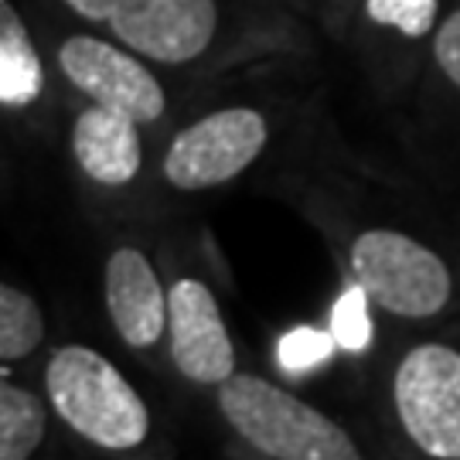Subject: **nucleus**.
Instances as JSON below:
<instances>
[{
	"label": "nucleus",
	"mask_w": 460,
	"mask_h": 460,
	"mask_svg": "<svg viewBox=\"0 0 460 460\" xmlns=\"http://www.w3.org/2000/svg\"><path fill=\"white\" fill-rule=\"evenodd\" d=\"M45 89L41 58L21 14L11 0H0V102L7 110H24Z\"/></svg>",
	"instance_id": "11"
},
{
	"label": "nucleus",
	"mask_w": 460,
	"mask_h": 460,
	"mask_svg": "<svg viewBox=\"0 0 460 460\" xmlns=\"http://www.w3.org/2000/svg\"><path fill=\"white\" fill-rule=\"evenodd\" d=\"M41 338H45V317L34 296L11 283L0 287V358L4 362L28 358L41 345Z\"/></svg>",
	"instance_id": "13"
},
{
	"label": "nucleus",
	"mask_w": 460,
	"mask_h": 460,
	"mask_svg": "<svg viewBox=\"0 0 460 460\" xmlns=\"http://www.w3.org/2000/svg\"><path fill=\"white\" fill-rule=\"evenodd\" d=\"M266 116L249 106H229L184 127L164 154V178L181 191H205L232 181L266 147Z\"/></svg>",
	"instance_id": "5"
},
{
	"label": "nucleus",
	"mask_w": 460,
	"mask_h": 460,
	"mask_svg": "<svg viewBox=\"0 0 460 460\" xmlns=\"http://www.w3.org/2000/svg\"><path fill=\"white\" fill-rule=\"evenodd\" d=\"M45 440V406L41 399L4 378L0 385V460H28Z\"/></svg>",
	"instance_id": "12"
},
{
	"label": "nucleus",
	"mask_w": 460,
	"mask_h": 460,
	"mask_svg": "<svg viewBox=\"0 0 460 460\" xmlns=\"http://www.w3.org/2000/svg\"><path fill=\"white\" fill-rule=\"evenodd\" d=\"M58 66L66 79L96 106L127 113L137 123H154L164 116L167 96L157 75L130 51L116 49L93 34H72L58 49Z\"/></svg>",
	"instance_id": "6"
},
{
	"label": "nucleus",
	"mask_w": 460,
	"mask_h": 460,
	"mask_svg": "<svg viewBox=\"0 0 460 460\" xmlns=\"http://www.w3.org/2000/svg\"><path fill=\"white\" fill-rule=\"evenodd\" d=\"M72 154L85 171V178H93L96 184H106V188L130 184L144 164V144H140L137 119L93 102L75 119Z\"/></svg>",
	"instance_id": "10"
},
{
	"label": "nucleus",
	"mask_w": 460,
	"mask_h": 460,
	"mask_svg": "<svg viewBox=\"0 0 460 460\" xmlns=\"http://www.w3.org/2000/svg\"><path fill=\"white\" fill-rule=\"evenodd\" d=\"M331 334L341 351H351L358 355L372 345V334H376V324H372V314H368V294L362 287H348L345 294L334 300L331 307Z\"/></svg>",
	"instance_id": "14"
},
{
	"label": "nucleus",
	"mask_w": 460,
	"mask_h": 460,
	"mask_svg": "<svg viewBox=\"0 0 460 460\" xmlns=\"http://www.w3.org/2000/svg\"><path fill=\"white\" fill-rule=\"evenodd\" d=\"M167 334L171 358L184 378L198 385H222L235 376V348L215 294L201 279L184 277L167 287Z\"/></svg>",
	"instance_id": "8"
},
{
	"label": "nucleus",
	"mask_w": 460,
	"mask_h": 460,
	"mask_svg": "<svg viewBox=\"0 0 460 460\" xmlns=\"http://www.w3.org/2000/svg\"><path fill=\"white\" fill-rule=\"evenodd\" d=\"M440 0H365V17L382 28L406 34V38H427L437 24Z\"/></svg>",
	"instance_id": "16"
},
{
	"label": "nucleus",
	"mask_w": 460,
	"mask_h": 460,
	"mask_svg": "<svg viewBox=\"0 0 460 460\" xmlns=\"http://www.w3.org/2000/svg\"><path fill=\"white\" fill-rule=\"evenodd\" d=\"M45 389L55 412L89 444L133 450L147 440V402L96 348H58L45 368Z\"/></svg>",
	"instance_id": "2"
},
{
	"label": "nucleus",
	"mask_w": 460,
	"mask_h": 460,
	"mask_svg": "<svg viewBox=\"0 0 460 460\" xmlns=\"http://www.w3.org/2000/svg\"><path fill=\"white\" fill-rule=\"evenodd\" d=\"M110 28L150 62L184 66L212 45L218 7L215 0H119Z\"/></svg>",
	"instance_id": "7"
},
{
	"label": "nucleus",
	"mask_w": 460,
	"mask_h": 460,
	"mask_svg": "<svg viewBox=\"0 0 460 460\" xmlns=\"http://www.w3.org/2000/svg\"><path fill=\"white\" fill-rule=\"evenodd\" d=\"M66 4L85 21H110L113 11L119 7V0H66Z\"/></svg>",
	"instance_id": "18"
},
{
	"label": "nucleus",
	"mask_w": 460,
	"mask_h": 460,
	"mask_svg": "<svg viewBox=\"0 0 460 460\" xmlns=\"http://www.w3.org/2000/svg\"><path fill=\"white\" fill-rule=\"evenodd\" d=\"M334 351H338V341H334L331 328L300 324V328L287 331V334L279 338L277 358H279V365H283V372L304 376V372H311V368H321Z\"/></svg>",
	"instance_id": "15"
},
{
	"label": "nucleus",
	"mask_w": 460,
	"mask_h": 460,
	"mask_svg": "<svg viewBox=\"0 0 460 460\" xmlns=\"http://www.w3.org/2000/svg\"><path fill=\"white\" fill-rule=\"evenodd\" d=\"M399 423L427 457L460 460V351L416 345L393 376Z\"/></svg>",
	"instance_id": "4"
},
{
	"label": "nucleus",
	"mask_w": 460,
	"mask_h": 460,
	"mask_svg": "<svg viewBox=\"0 0 460 460\" xmlns=\"http://www.w3.org/2000/svg\"><path fill=\"white\" fill-rule=\"evenodd\" d=\"M106 311L116 334L133 348H150L167 328V290L140 249L119 246L106 263Z\"/></svg>",
	"instance_id": "9"
},
{
	"label": "nucleus",
	"mask_w": 460,
	"mask_h": 460,
	"mask_svg": "<svg viewBox=\"0 0 460 460\" xmlns=\"http://www.w3.org/2000/svg\"><path fill=\"white\" fill-rule=\"evenodd\" d=\"M433 58L450 83L460 89V11L447 17L433 38Z\"/></svg>",
	"instance_id": "17"
},
{
	"label": "nucleus",
	"mask_w": 460,
	"mask_h": 460,
	"mask_svg": "<svg viewBox=\"0 0 460 460\" xmlns=\"http://www.w3.org/2000/svg\"><path fill=\"white\" fill-rule=\"evenodd\" d=\"M222 416L249 447L273 460H362L341 423L270 378L235 372L218 385Z\"/></svg>",
	"instance_id": "1"
},
{
	"label": "nucleus",
	"mask_w": 460,
	"mask_h": 460,
	"mask_svg": "<svg viewBox=\"0 0 460 460\" xmlns=\"http://www.w3.org/2000/svg\"><path fill=\"white\" fill-rule=\"evenodd\" d=\"M351 273L368 300L395 317L423 321L450 304L447 263L406 232L368 229L351 243Z\"/></svg>",
	"instance_id": "3"
}]
</instances>
